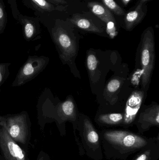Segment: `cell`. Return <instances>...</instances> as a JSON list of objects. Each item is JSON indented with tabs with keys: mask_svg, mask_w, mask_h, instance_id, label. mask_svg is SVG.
<instances>
[{
	"mask_svg": "<svg viewBox=\"0 0 159 160\" xmlns=\"http://www.w3.org/2000/svg\"><path fill=\"white\" fill-rule=\"evenodd\" d=\"M98 61L95 55L89 54L87 58V67L91 77H94L97 69Z\"/></svg>",
	"mask_w": 159,
	"mask_h": 160,
	"instance_id": "e0dca14e",
	"label": "cell"
},
{
	"mask_svg": "<svg viewBox=\"0 0 159 160\" xmlns=\"http://www.w3.org/2000/svg\"><path fill=\"white\" fill-rule=\"evenodd\" d=\"M136 126L140 133L147 131L154 126H159V106L155 104L148 107L139 116Z\"/></svg>",
	"mask_w": 159,
	"mask_h": 160,
	"instance_id": "9c48e42d",
	"label": "cell"
},
{
	"mask_svg": "<svg viewBox=\"0 0 159 160\" xmlns=\"http://www.w3.org/2000/svg\"><path fill=\"white\" fill-rule=\"evenodd\" d=\"M155 60L154 32L152 28H147L143 34L141 49L142 68V85L144 88L149 84Z\"/></svg>",
	"mask_w": 159,
	"mask_h": 160,
	"instance_id": "277c9868",
	"label": "cell"
},
{
	"mask_svg": "<svg viewBox=\"0 0 159 160\" xmlns=\"http://www.w3.org/2000/svg\"><path fill=\"white\" fill-rule=\"evenodd\" d=\"M120 85H121V83L119 80L116 79L111 80L107 84V90L110 93H114L119 88Z\"/></svg>",
	"mask_w": 159,
	"mask_h": 160,
	"instance_id": "44dd1931",
	"label": "cell"
},
{
	"mask_svg": "<svg viewBox=\"0 0 159 160\" xmlns=\"http://www.w3.org/2000/svg\"><path fill=\"white\" fill-rule=\"evenodd\" d=\"M31 1L35 6L43 11L50 12L57 9L56 7L46 0H31Z\"/></svg>",
	"mask_w": 159,
	"mask_h": 160,
	"instance_id": "d6986e66",
	"label": "cell"
},
{
	"mask_svg": "<svg viewBox=\"0 0 159 160\" xmlns=\"http://www.w3.org/2000/svg\"><path fill=\"white\" fill-rule=\"evenodd\" d=\"M103 155L106 159L126 160L144 147L149 138L126 130H105L100 133Z\"/></svg>",
	"mask_w": 159,
	"mask_h": 160,
	"instance_id": "6da1fadb",
	"label": "cell"
},
{
	"mask_svg": "<svg viewBox=\"0 0 159 160\" xmlns=\"http://www.w3.org/2000/svg\"><path fill=\"white\" fill-rule=\"evenodd\" d=\"M22 23L24 38L28 41L35 40L38 34L35 25L31 21L27 19L22 20Z\"/></svg>",
	"mask_w": 159,
	"mask_h": 160,
	"instance_id": "2e32d148",
	"label": "cell"
},
{
	"mask_svg": "<svg viewBox=\"0 0 159 160\" xmlns=\"http://www.w3.org/2000/svg\"><path fill=\"white\" fill-rule=\"evenodd\" d=\"M52 37L62 62L66 63L72 61L77 52L75 39L61 26L52 29Z\"/></svg>",
	"mask_w": 159,
	"mask_h": 160,
	"instance_id": "8992f818",
	"label": "cell"
},
{
	"mask_svg": "<svg viewBox=\"0 0 159 160\" xmlns=\"http://www.w3.org/2000/svg\"><path fill=\"white\" fill-rule=\"evenodd\" d=\"M70 21L79 29L87 32L95 33H102L103 32L101 28L98 27L91 21L78 15L73 16L70 19Z\"/></svg>",
	"mask_w": 159,
	"mask_h": 160,
	"instance_id": "5bb4252c",
	"label": "cell"
},
{
	"mask_svg": "<svg viewBox=\"0 0 159 160\" xmlns=\"http://www.w3.org/2000/svg\"><path fill=\"white\" fill-rule=\"evenodd\" d=\"M27 160H30L28 158ZM35 160H51L49 155L46 153L44 150H41L39 152L37 158Z\"/></svg>",
	"mask_w": 159,
	"mask_h": 160,
	"instance_id": "603a6c76",
	"label": "cell"
},
{
	"mask_svg": "<svg viewBox=\"0 0 159 160\" xmlns=\"http://www.w3.org/2000/svg\"><path fill=\"white\" fill-rule=\"evenodd\" d=\"M88 7L94 15L105 23L110 21H115L110 10L101 4L97 2H89L88 3Z\"/></svg>",
	"mask_w": 159,
	"mask_h": 160,
	"instance_id": "4fadbf2b",
	"label": "cell"
},
{
	"mask_svg": "<svg viewBox=\"0 0 159 160\" xmlns=\"http://www.w3.org/2000/svg\"><path fill=\"white\" fill-rule=\"evenodd\" d=\"M133 160H158L159 159V135L149 138L147 144L143 148Z\"/></svg>",
	"mask_w": 159,
	"mask_h": 160,
	"instance_id": "8fae6325",
	"label": "cell"
},
{
	"mask_svg": "<svg viewBox=\"0 0 159 160\" xmlns=\"http://www.w3.org/2000/svg\"><path fill=\"white\" fill-rule=\"evenodd\" d=\"M0 126L4 128L10 137L28 152L31 131L30 120L27 112L1 116Z\"/></svg>",
	"mask_w": 159,
	"mask_h": 160,
	"instance_id": "3957f363",
	"label": "cell"
},
{
	"mask_svg": "<svg viewBox=\"0 0 159 160\" xmlns=\"http://www.w3.org/2000/svg\"><path fill=\"white\" fill-rule=\"evenodd\" d=\"M124 116L121 113H110L100 115L98 118L99 123L104 125L113 126L122 124Z\"/></svg>",
	"mask_w": 159,
	"mask_h": 160,
	"instance_id": "9a60e30c",
	"label": "cell"
},
{
	"mask_svg": "<svg viewBox=\"0 0 159 160\" xmlns=\"http://www.w3.org/2000/svg\"><path fill=\"white\" fill-rule=\"evenodd\" d=\"M55 2H57L60 4H66V2L65 0H53Z\"/></svg>",
	"mask_w": 159,
	"mask_h": 160,
	"instance_id": "cb8c5ba5",
	"label": "cell"
},
{
	"mask_svg": "<svg viewBox=\"0 0 159 160\" xmlns=\"http://www.w3.org/2000/svg\"><path fill=\"white\" fill-rule=\"evenodd\" d=\"M9 63H0V88L5 82L9 76Z\"/></svg>",
	"mask_w": 159,
	"mask_h": 160,
	"instance_id": "ffe728a7",
	"label": "cell"
},
{
	"mask_svg": "<svg viewBox=\"0 0 159 160\" xmlns=\"http://www.w3.org/2000/svg\"><path fill=\"white\" fill-rule=\"evenodd\" d=\"M6 25V16L3 7L0 3V34L3 32Z\"/></svg>",
	"mask_w": 159,
	"mask_h": 160,
	"instance_id": "7402d4cb",
	"label": "cell"
},
{
	"mask_svg": "<svg viewBox=\"0 0 159 160\" xmlns=\"http://www.w3.org/2000/svg\"><path fill=\"white\" fill-rule=\"evenodd\" d=\"M0 160H1V155H0Z\"/></svg>",
	"mask_w": 159,
	"mask_h": 160,
	"instance_id": "4316f807",
	"label": "cell"
},
{
	"mask_svg": "<svg viewBox=\"0 0 159 160\" xmlns=\"http://www.w3.org/2000/svg\"><path fill=\"white\" fill-rule=\"evenodd\" d=\"M57 123L61 136L64 133L63 131V124L66 121H71L73 123L74 132L77 128L76 122L77 120V112L75 105L71 98L67 99L58 105L57 110Z\"/></svg>",
	"mask_w": 159,
	"mask_h": 160,
	"instance_id": "ba28073f",
	"label": "cell"
},
{
	"mask_svg": "<svg viewBox=\"0 0 159 160\" xmlns=\"http://www.w3.org/2000/svg\"><path fill=\"white\" fill-rule=\"evenodd\" d=\"M105 6L118 16L125 15L124 10L114 0H102Z\"/></svg>",
	"mask_w": 159,
	"mask_h": 160,
	"instance_id": "ac0fdd59",
	"label": "cell"
},
{
	"mask_svg": "<svg viewBox=\"0 0 159 160\" xmlns=\"http://www.w3.org/2000/svg\"><path fill=\"white\" fill-rule=\"evenodd\" d=\"M77 129L79 137H75V140L80 156L87 155L93 160H102L104 155L100 134L90 119L85 118L82 123H77Z\"/></svg>",
	"mask_w": 159,
	"mask_h": 160,
	"instance_id": "7a4b0ae2",
	"label": "cell"
},
{
	"mask_svg": "<svg viewBox=\"0 0 159 160\" xmlns=\"http://www.w3.org/2000/svg\"><path fill=\"white\" fill-rule=\"evenodd\" d=\"M122 1L125 5H127L130 2L131 0H122Z\"/></svg>",
	"mask_w": 159,
	"mask_h": 160,
	"instance_id": "d4e9b609",
	"label": "cell"
},
{
	"mask_svg": "<svg viewBox=\"0 0 159 160\" xmlns=\"http://www.w3.org/2000/svg\"><path fill=\"white\" fill-rule=\"evenodd\" d=\"M142 4H138L134 10L129 12L125 17V23L128 31L132 30L139 24L144 17V12L143 10Z\"/></svg>",
	"mask_w": 159,
	"mask_h": 160,
	"instance_id": "7c38bea8",
	"label": "cell"
},
{
	"mask_svg": "<svg viewBox=\"0 0 159 160\" xmlns=\"http://www.w3.org/2000/svg\"><path fill=\"white\" fill-rule=\"evenodd\" d=\"M1 116H0V118H1Z\"/></svg>",
	"mask_w": 159,
	"mask_h": 160,
	"instance_id": "83f0119b",
	"label": "cell"
},
{
	"mask_svg": "<svg viewBox=\"0 0 159 160\" xmlns=\"http://www.w3.org/2000/svg\"><path fill=\"white\" fill-rule=\"evenodd\" d=\"M49 58L44 56H29L19 70L12 83L13 87L21 86L36 78L46 67Z\"/></svg>",
	"mask_w": 159,
	"mask_h": 160,
	"instance_id": "5b68a950",
	"label": "cell"
},
{
	"mask_svg": "<svg viewBox=\"0 0 159 160\" xmlns=\"http://www.w3.org/2000/svg\"><path fill=\"white\" fill-rule=\"evenodd\" d=\"M149 1V0H140V1H139V2H138V4H139L143 5V4L145 2H147V1Z\"/></svg>",
	"mask_w": 159,
	"mask_h": 160,
	"instance_id": "484cf974",
	"label": "cell"
},
{
	"mask_svg": "<svg viewBox=\"0 0 159 160\" xmlns=\"http://www.w3.org/2000/svg\"><path fill=\"white\" fill-rule=\"evenodd\" d=\"M1 160H27L28 152L25 151L8 135L4 128L0 126Z\"/></svg>",
	"mask_w": 159,
	"mask_h": 160,
	"instance_id": "52a82bcc",
	"label": "cell"
},
{
	"mask_svg": "<svg viewBox=\"0 0 159 160\" xmlns=\"http://www.w3.org/2000/svg\"><path fill=\"white\" fill-rule=\"evenodd\" d=\"M143 94L140 91L133 92L127 102L126 110L122 124L124 126H129L134 121L136 115L141 107Z\"/></svg>",
	"mask_w": 159,
	"mask_h": 160,
	"instance_id": "30bf717a",
	"label": "cell"
}]
</instances>
